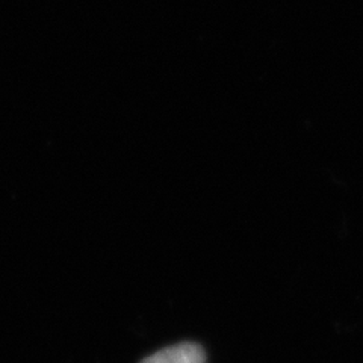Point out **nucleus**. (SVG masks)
Here are the masks:
<instances>
[{
	"mask_svg": "<svg viewBox=\"0 0 363 363\" xmlns=\"http://www.w3.org/2000/svg\"><path fill=\"white\" fill-rule=\"evenodd\" d=\"M140 363H206V356L199 344L182 342L159 350Z\"/></svg>",
	"mask_w": 363,
	"mask_h": 363,
	"instance_id": "obj_1",
	"label": "nucleus"
}]
</instances>
